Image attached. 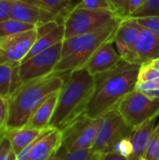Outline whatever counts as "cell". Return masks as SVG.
Segmentation results:
<instances>
[{"label":"cell","mask_w":159,"mask_h":160,"mask_svg":"<svg viewBox=\"0 0 159 160\" xmlns=\"http://www.w3.org/2000/svg\"><path fill=\"white\" fill-rule=\"evenodd\" d=\"M141 65L122 61L112 69L95 77V88L84 115L96 119L116 109L135 90Z\"/></svg>","instance_id":"cell-1"},{"label":"cell","mask_w":159,"mask_h":160,"mask_svg":"<svg viewBox=\"0 0 159 160\" xmlns=\"http://www.w3.org/2000/svg\"><path fill=\"white\" fill-rule=\"evenodd\" d=\"M67 74H51L21 84L7 98L8 116L6 129L26 126L35 111L53 93L59 91Z\"/></svg>","instance_id":"cell-2"},{"label":"cell","mask_w":159,"mask_h":160,"mask_svg":"<svg viewBox=\"0 0 159 160\" xmlns=\"http://www.w3.org/2000/svg\"><path fill=\"white\" fill-rule=\"evenodd\" d=\"M95 88V77L86 69L79 68L68 73L59 91L56 108L50 128L63 131L84 115Z\"/></svg>","instance_id":"cell-3"},{"label":"cell","mask_w":159,"mask_h":160,"mask_svg":"<svg viewBox=\"0 0 159 160\" xmlns=\"http://www.w3.org/2000/svg\"><path fill=\"white\" fill-rule=\"evenodd\" d=\"M122 21L123 19L115 17L94 31L64 39L61 59L53 73L67 74L75 69L82 68L102 45L114 41Z\"/></svg>","instance_id":"cell-4"},{"label":"cell","mask_w":159,"mask_h":160,"mask_svg":"<svg viewBox=\"0 0 159 160\" xmlns=\"http://www.w3.org/2000/svg\"><path fill=\"white\" fill-rule=\"evenodd\" d=\"M125 122L132 128L145 121L159 116V98H153L144 93L133 90L117 107Z\"/></svg>","instance_id":"cell-5"},{"label":"cell","mask_w":159,"mask_h":160,"mask_svg":"<svg viewBox=\"0 0 159 160\" xmlns=\"http://www.w3.org/2000/svg\"><path fill=\"white\" fill-rule=\"evenodd\" d=\"M132 130L133 128L125 122L116 108L103 116V122L91 149L95 154L117 152L119 142L124 138L130 137Z\"/></svg>","instance_id":"cell-6"},{"label":"cell","mask_w":159,"mask_h":160,"mask_svg":"<svg viewBox=\"0 0 159 160\" xmlns=\"http://www.w3.org/2000/svg\"><path fill=\"white\" fill-rule=\"evenodd\" d=\"M115 17L116 14L110 9L90 10L75 5L63 22L65 39L94 31Z\"/></svg>","instance_id":"cell-7"},{"label":"cell","mask_w":159,"mask_h":160,"mask_svg":"<svg viewBox=\"0 0 159 160\" xmlns=\"http://www.w3.org/2000/svg\"><path fill=\"white\" fill-rule=\"evenodd\" d=\"M102 122L103 117L92 119L82 115L78 118L62 131V151L71 152L78 149L92 148Z\"/></svg>","instance_id":"cell-8"},{"label":"cell","mask_w":159,"mask_h":160,"mask_svg":"<svg viewBox=\"0 0 159 160\" xmlns=\"http://www.w3.org/2000/svg\"><path fill=\"white\" fill-rule=\"evenodd\" d=\"M62 42L33 56L18 67L20 85L30 81L41 79L53 73L61 59Z\"/></svg>","instance_id":"cell-9"},{"label":"cell","mask_w":159,"mask_h":160,"mask_svg":"<svg viewBox=\"0 0 159 160\" xmlns=\"http://www.w3.org/2000/svg\"><path fill=\"white\" fill-rule=\"evenodd\" d=\"M37 38L36 27L25 32L0 38V65L20 66Z\"/></svg>","instance_id":"cell-10"},{"label":"cell","mask_w":159,"mask_h":160,"mask_svg":"<svg viewBox=\"0 0 159 160\" xmlns=\"http://www.w3.org/2000/svg\"><path fill=\"white\" fill-rule=\"evenodd\" d=\"M10 18L31 23L35 26L41 25L48 22L64 21L54 13L45 8L39 3H32L23 0H13L10 8Z\"/></svg>","instance_id":"cell-11"},{"label":"cell","mask_w":159,"mask_h":160,"mask_svg":"<svg viewBox=\"0 0 159 160\" xmlns=\"http://www.w3.org/2000/svg\"><path fill=\"white\" fill-rule=\"evenodd\" d=\"M142 26L131 18L122 21L115 35L113 43L124 61L134 64V48Z\"/></svg>","instance_id":"cell-12"},{"label":"cell","mask_w":159,"mask_h":160,"mask_svg":"<svg viewBox=\"0 0 159 160\" xmlns=\"http://www.w3.org/2000/svg\"><path fill=\"white\" fill-rule=\"evenodd\" d=\"M113 44L114 43L111 41L102 45L82 68L86 69L92 76L96 77L119 65L123 59L117 50H115Z\"/></svg>","instance_id":"cell-13"},{"label":"cell","mask_w":159,"mask_h":160,"mask_svg":"<svg viewBox=\"0 0 159 160\" xmlns=\"http://www.w3.org/2000/svg\"><path fill=\"white\" fill-rule=\"evenodd\" d=\"M63 132L51 128L34 143L29 160H51L62 148Z\"/></svg>","instance_id":"cell-14"},{"label":"cell","mask_w":159,"mask_h":160,"mask_svg":"<svg viewBox=\"0 0 159 160\" xmlns=\"http://www.w3.org/2000/svg\"><path fill=\"white\" fill-rule=\"evenodd\" d=\"M159 58V33L142 27L134 48V64L143 63Z\"/></svg>","instance_id":"cell-15"},{"label":"cell","mask_w":159,"mask_h":160,"mask_svg":"<svg viewBox=\"0 0 159 160\" xmlns=\"http://www.w3.org/2000/svg\"><path fill=\"white\" fill-rule=\"evenodd\" d=\"M157 119V116L153 117L145 121L142 125L133 128L131 135L129 137L133 146V152L132 155L128 158V159L140 160L141 158H144L149 142L151 140L152 134L156 128Z\"/></svg>","instance_id":"cell-16"},{"label":"cell","mask_w":159,"mask_h":160,"mask_svg":"<svg viewBox=\"0 0 159 160\" xmlns=\"http://www.w3.org/2000/svg\"><path fill=\"white\" fill-rule=\"evenodd\" d=\"M60 91V90H59ZM59 91L52 94L33 113L29 121L27 122V128H37V129H47L50 128V123L53 116L58 97Z\"/></svg>","instance_id":"cell-17"},{"label":"cell","mask_w":159,"mask_h":160,"mask_svg":"<svg viewBox=\"0 0 159 160\" xmlns=\"http://www.w3.org/2000/svg\"><path fill=\"white\" fill-rule=\"evenodd\" d=\"M50 128H51L47 129H37L23 127L20 128L5 129V133L7 136L15 153L19 155L22 150H24L31 143H33L37 139H38Z\"/></svg>","instance_id":"cell-18"},{"label":"cell","mask_w":159,"mask_h":160,"mask_svg":"<svg viewBox=\"0 0 159 160\" xmlns=\"http://www.w3.org/2000/svg\"><path fill=\"white\" fill-rule=\"evenodd\" d=\"M64 39H65V26H64V23H61L51 33H49L43 37L37 38V40L35 41V43L33 44L31 50L29 51V52L27 53V55L25 56V58L22 60V63H23V62L29 60L30 58H32L33 56L50 49L51 47H52L60 42H63Z\"/></svg>","instance_id":"cell-19"},{"label":"cell","mask_w":159,"mask_h":160,"mask_svg":"<svg viewBox=\"0 0 159 160\" xmlns=\"http://www.w3.org/2000/svg\"><path fill=\"white\" fill-rule=\"evenodd\" d=\"M18 67L8 64L0 65V98H8L14 90L20 86Z\"/></svg>","instance_id":"cell-20"},{"label":"cell","mask_w":159,"mask_h":160,"mask_svg":"<svg viewBox=\"0 0 159 160\" xmlns=\"http://www.w3.org/2000/svg\"><path fill=\"white\" fill-rule=\"evenodd\" d=\"M35 27H37V26H35L31 23L23 22L9 18V19L0 22V38L25 32V31H28Z\"/></svg>","instance_id":"cell-21"},{"label":"cell","mask_w":159,"mask_h":160,"mask_svg":"<svg viewBox=\"0 0 159 160\" xmlns=\"http://www.w3.org/2000/svg\"><path fill=\"white\" fill-rule=\"evenodd\" d=\"M40 4L48 10L54 13L64 21L67 14L74 7L72 0H38Z\"/></svg>","instance_id":"cell-22"},{"label":"cell","mask_w":159,"mask_h":160,"mask_svg":"<svg viewBox=\"0 0 159 160\" xmlns=\"http://www.w3.org/2000/svg\"><path fill=\"white\" fill-rule=\"evenodd\" d=\"M58 155L63 160H98L99 155L95 154L91 148L87 149H78L71 152L62 151Z\"/></svg>","instance_id":"cell-23"},{"label":"cell","mask_w":159,"mask_h":160,"mask_svg":"<svg viewBox=\"0 0 159 160\" xmlns=\"http://www.w3.org/2000/svg\"><path fill=\"white\" fill-rule=\"evenodd\" d=\"M0 160H17V154L5 133V130L0 133Z\"/></svg>","instance_id":"cell-24"},{"label":"cell","mask_w":159,"mask_h":160,"mask_svg":"<svg viewBox=\"0 0 159 160\" xmlns=\"http://www.w3.org/2000/svg\"><path fill=\"white\" fill-rule=\"evenodd\" d=\"M144 158L147 160H159V123L152 134Z\"/></svg>","instance_id":"cell-25"},{"label":"cell","mask_w":159,"mask_h":160,"mask_svg":"<svg viewBox=\"0 0 159 160\" xmlns=\"http://www.w3.org/2000/svg\"><path fill=\"white\" fill-rule=\"evenodd\" d=\"M143 16H159V0H145L143 5L130 17Z\"/></svg>","instance_id":"cell-26"},{"label":"cell","mask_w":159,"mask_h":160,"mask_svg":"<svg viewBox=\"0 0 159 160\" xmlns=\"http://www.w3.org/2000/svg\"><path fill=\"white\" fill-rule=\"evenodd\" d=\"M157 78H159V70L150 62H146L141 65L138 75V82H144L155 80Z\"/></svg>","instance_id":"cell-27"},{"label":"cell","mask_w":159,"mask_h":160,"mask_svg":"<svg viewBox=\"0 0 159 160\" xmlns=\"http://www.w3.org/2000/svg\"><path fill=\"white\" fill-rule=\"evenodd\" d=\"M76 5L79 8H86L90 10L110 9L113 11L112 7L109 0H81V2Z\"/></svg>","instance_id":"cell-28"},{"label":"cell","mask_w":159,"mask_h":160,"mask_svg":"<svg viewBox=\"0 0 159 160\" xmlns=\"http://www.w3.org/2000/svg\"><path fill=\"white\" fill-rule=\"evenodd\" d=\"M141 26L151 31L159 33V16H143V17H129Z\"/></svg>","instance_id":"cell-29"},{"label":"cell","mask_w":159,"mask_h":160,"mask_svg":"<svg viewBox=\"0 0 159 160\" xmlns=\"http://www.w3.org/2000/svg\"><path fill=\"white\" fill-rule=\"evenodd\" d=\"M117 17L125 20L129 15L130 0H109Z\"/></svg>","instance_id":"cell-30"},{"label":"cell","mask_w":159,"mask_h":160,"mask_svg":"<svg viewBox=\"0 0 159 160\" xmlns=\"http://www.w3.org/2000/svg\"><path fill=\"white\" fill-rule=\"evenodd\" d=\"M8 116V102L7 98H0V132L6 129V125Z\"/></svg>","instance_id":"cell-31"},{"label":"cell","mask_w":159,"mask_h":160,"mask_svg":"<svg viewBox=\"0 0 159 160\" xmlns=\"http://www.w3.org/2000/svg\"><path fill=\"white\" fill-rule=\"evenodd\" d=\"M135 89L142 93L159 90V78H157L152 81L144 82H137Z\"/></svg>","instance_id":"cell-32"},{"label":"cell","mask_w":159,"mask_h":160,"mask_svg":"<svg viewBox=\"0 0 159 160\" xmlns=\"http://www.w3.org/2000/svg\"><path fill=\"white\" fill-rule=\"evenodd\" d=\"M117 152H119L122 156L126 157V158H129L132 155L133 152V146L132 143L130 142L129 137L127 138H124L118 144L117 147Z\"/></svg>","instance_id":"cell-33"},{"label":"cell","mask_w":159,"mask_h":160,"mask_svg":"<svg viewBox=\"0 0 159 160\" xmlns=\"http://www.w3.org/2000/svg\"><path fill=\"white\" fill-rule=\"evenodd\" d=\"M13 0H0V22L10 18V8Z\"/></svg>","instance_id":"cell-34"},{"label":"cell","mask_w":159,"mask_h":160,"mask_svg":"<svg viewBox=\"0 0 159 160\" xmlns=\"http://www.w3.org/2000/svg\"><path fill=\"white\" fill-rule=\"evenodd\" d=\"M98 160H129L127 158L122 156L119 152L110 151L104 154H98Z\"/></svg>","instance_id":"cell-35"},{"label":"cell","mask_w":159,"mask_h":160,"mask_svg":"<svg viewBox=\"0 0 159 160\" xmlns=\"http://www.w3.org/2000/svg\"><path fill=\"white\" fill-rule=\"evenodd\" d=\"M144 2H145V0H130V4H129V15H128V17H130L132 14H134L143 5Z\"/></svg>","instance_id":"cell-36"},{"label":"cell","mask_w":159,"mask_h":160,"mask_svg":"<svg viewBox=\"0 0 159 160\" xmlns=\"http://www.w3.org/2000/svg\"><path fill=\"white\" fill-rule=\"evenodd\" d=\"M157 69H158L159 70V58H157V59H154V60H152V61H149Z\"/></svg>","instance_id":"cell-37"},{"label":"cell","mask_w":159,"mask_h":160,"mask_svg":"<svg viewBox=\"0 0 159 160\" xmlns=\"http://www.w3.org/2000/svg\"><path fill=\"white\" fill-rule=\"evenodd\" d=\"M52 160H63L62 158H61V157L58 155V153H57V155H55L52 158Z\"/></svg>","instance_id":"cell-38"},{"label":"cell","mask_w":159,"mask_h":160,"mask_svg":"<svg viewBox=\"0 0 159 160\" xmlns=\"http://www.w3.org/2000/svg\"><path fill=\"white\" fill-rule=\"evenodd\" d=\"M140 160H147V159H146L145 158H141V159H140Z\"/></svg>","instance_id":"cell-39"},{"label":"cell","mask_w":159,"mask_h":160,"mask_svg":"<svg viewBox=\"0 0 159 160\" xmlns=\"http://www.w3.org/2000/svg\"><path fill=\"white\" fill-rule=\"evenodd\" d=\"M0 133H1V132H0Z\"/></svg>","instance_id":"cell-40"},{"label":"cell","mask_w":159,"mask_h":160,"mask_svg":"<svg viewBox=\"0 0 159 160\" xmlns=\"http://www.w3.org/2000/svg\"><path fill=\"white\" fill-rule=\"evenodd\" d=\"M51 160H52V159H51Z\"/></svg>","instance_id":"cell-41"}]
</instances>
